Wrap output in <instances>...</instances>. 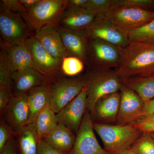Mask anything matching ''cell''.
<instances>
[{
	"mask_svg": "<svg viewBox=\"0 0 154 154\" xmlns=\"http://www.w3.org/2000/svg\"><path fill=\"white\" fill-rule=\"evenodd\" d=\"M115 70L121 79L153 74L154 42H130L122 48L120 63Z\"/></svg>",
	"mask_w": 154,
	"mask_h": 154,
	"instance_id": "1",
	"label": "cell"
},
{
	"mask_svg": "<svg viewBox=\"0 0 154 154\" xmlns=\"http://www.w3.org/2000/svg\"><path fill=\"white\" fill-rule=\"evenodd\" d=\"M84 76L87 88V108L91 114L99 99L119 92L121 79L115 69H100L87 67Z\"/></svg>",
	"mask_w": 154,
	"mask_h": 154,
	"instance_id": "2",
	"label": "cell"
},
{
	"mask_svg": "<svg viewBox=\"0 0 154 154\" xmlns=\"http://www.w3.org/2000/svg\"><path fill=\"white\" fill-rule=\"evenodd\" d=\"M94 131L110 154H116L132 146L143 133L132 125L102 124L94 122Z\"/></svg>",
	"mask_w": 154,
	"mask_h": 154,
	"instance_id": "3",
	"label": "cell"
},
{
	"mask_svg": "<svg viewBox=\"0 0 154 154\" xmlns=\"http://www.w3.org/2000/svg\"><path fill=\"white\" fill-rule=\"evenodd\" d=\"M67 0H40L32 8L26 10L22 17L35 33L42 28L58 25L66 9Z\"/></svg>",
	"mask_w": 154,
	"mask_h": 154,
	"instance_id": "4",
	"label": "cell"
},
{
	"mask_svg": "<svg viewBox=\"0 0 154 154\" xmlns=\"http://www.w3.org/2000/svg\"><path fill=\"white\" fill-rule=\"evenodd\" d=\"M1 41L7 45H23L34 33L22 15L0 3Z\"/></svg>",
	"mask_w": 154,
	"mask_h": 154,
	"instance_id": "5",
	"label": "cell"
},
{
	"mask_svg": "<svg viewBox=\"0 0 154 154\" xmlns=\"http://www.w3.org/2000/svg\"><path fill=\"white\" fill-rule=\"evenodd\" d=\"M84 75H61L48 82L50 105L56 113L80 94L85 87Z\"/></svg>",
	"mask_w": 154,
	"mask_h": 154,
	"instance_id": "6",
	"label": "cell"
},
{
	"mask_svg": "<svg viewBox=\"0 0 154 154\" xmlns=\"http://www.w3.org/2000/svg\"><path fill=\"white\" fill-rule=\"evenodd\" d=\"M104 16L127 34L154 19V12L146 9L114 5Z\"/></svg>",
	"mask_w": 154,
	"mask_h": 154,
	"instance_id": "7",
	"label": "cell"
},
{
	"mask_svg": "<svg viewBox=\"0 0 154 154\" xmlns=\"http://www.w3.org/2000/svg\"><path fill=\"white\" fill-rule=\"evenodd\" d=\"M88 39L87 67L100 69L118 68L122 48L96 38Z\"/></svg>",
	"mask_w": 154,
	"mask_h": 154,
	"instance_id": "8",
	"label": "cell"
},
{
	"mask_svg": "<svg viewBox=\"0 0 154 154\" xmlns=\"http://www.w3.org/2000/svg\"><path fill=\"white\" fill-rule=\"evenodd\" d=\"M25 44L38 71L45 76L49 82L63 75L61 71L63 60L50 55L34 36L30 37Z\"/></svg>",
	"mask_w": 154,
	"mask_h": 154,
	"instance_id": "9",
	"label": "cell"
},
{
	"mask_svg": "<svg viewBox=\"0 0 154 154\" xmlns=\"http://www.w3.org/2000/svg\"><path fill=\"white\" fill-rule=\"evenodd\" d=\"M82 31L87 38L99 39L122 48L130 42L128 34L119 29L104 15Z\"/></svg>",
	"mask_w": 154,
	"mask_h": 154,
	"instance_id": "10",
	"label": "cell"
},
{
	"mask_svg": "<svg viewBox=\"0 0 154 154\" xmlns=\"http://www.w3.org/2000/svg\"><path fill=\"white\" fill-rule=\"evenodd\" d=\"M93 124L91 113L87 110L69 154H110L99 143Z\"/></svg>",
	"mask_w": 154,
	"mask_h": 154,
	"instance_id": "11",
	"label": "cell"
},
{
	"mask_svg": "<svg viewBox=\"0 0 154 154\" xmlns=\"http://www.w3.org/2000/svg\"><path fill=\"white\" fill-rule=\"evenodd\" d=\"M87 108L86 86L80 94L56 113L58 123H63L77 134Z\"/></svg>",
	"mask_w": 154,
	"mask_h": 154,
	"instance_id": "12",
	"label": "cell"
},
{
	"mask_svg": "<svg viewBox=\"0 0 154 154\" xmlns=\"http://www.w3.org/2000/svg\"><path fill=\"white\" fill-rule=\"evenodd\" d=\"M119 93L120 105L116 123L120 125L131 124L136 120L144 102L135 92L122 84Z\"/></svg>",
	"mask_w": 154,
	"mask_h": 154,
	"instance_id": "13",
	"label": "cell"
},
{
	"mask_svg": "<svg viewBox=\"0 0 154 154\" xmlns=\"http://www.w3.org/2000/svg\"><path fill=\"white\" fill-rule=\"evenodd\" d=\"M48 82L45 76L30 68L12 72L10 77L13 95L28 94L33 88Z\"/></svg>",
	"mask_w": 154,
	"mask_h": 154,
	"instance_id": "14",
	"label": "cell"
},
{
	"mask_svg": "<svg viewBox=\"0 0 154 154\" xmlns=\"http://www.w3.org/2000/svg\"><path fill=\"white\" fill-rule=\"evenodd\" d=\"M16 132L29 124L30 110L28 95H13L2 117Z\"/></svg>",
	"mask_w": 154,
	"mask_h": 154,
	"instance_id": "15",
	"label": "cell"
},
{
	"mask_svg": "<svg viewBox=\"0 0 154 154\" xmlns=\"http://www.w3.org/2000/svg\"><path fill=\"white\" fill-rule=\"evenodd\" d=\"M120 102L119 92L106 95L99 99L91 113L93 122L106 124L117 122Z\"/></svg>",
	"mask_w": 154,
	"mask_h": 154,
	"instance_id": "16",
	"label": "cell"
},
{
	"mask_svg": "<svg viewBox=\"0 0 154 154\" xmlns=\"http://www.w3.org/2000/svg\"><path fill=\"white\" fill-rule=\"evenodd\" d=\"M68 57L80 59L88 64V39L82 31H75L57 26Z\"/></svg>",
	"mask_w": 154,
	"mask_h": 154,
	"instance_id": "17",
	"label": "cell"
},
{
	"mask_svg": "<svg viewBox=\"0 0 154 154\" xmlns=\"http://www.w3.org/2000/svg\"><path fill=\"white\" fill-rule=\"evenodd\" d=\"M102 16L85 9L65 10L58 26L69 30L82 31L93 25Z\"/></svg>",
	"mask_w": 154,
	"mask_h": 154,
	"instance_id": "18",
	"label": "cell"
},
{
	"mask_svg": "<svg viewBox=\"0 0 154 154\" xmlns=\"http://www.w3.org/2000/svg\"><path fill=\"white\" fill-rule=\"evenodd\" d=\"M57 26H48L42 28L35 33L34 36L50 55L63 60L68 56Z\"/></svg>",
	"mask_w": 154,
	"mask_h": 154,
	"instance_id": "19",
	"label": "cell"
},
{
	"mask_svg": "<svg viewBox=\"0 0 154 154\" xmlns=\"http://www.w3.org/2000/svg\"><path fill=\"white\" fill-rule=\"evenodd\" d=\"M76 136L67 127L59 122L42 140L57 150L69 154L74 146Z\"/></svg>",
	"mask_w": 154,
	"mask_h": 154,
	"instance_id": "20",
	"label": "cell"
},
{
	"mask_svg": "<svg viewBox=\"0 0 154 154\" xmlns=\"http://www.w3.org/2000/svg\"><path fill=\"white\" fill-rule=\"evenodd\" d=\"M1 42L4 45L8 53L12 72L28 68L38 71L32 55L25 44L23 45H7L2 41Z\"/></svg>",
	"mask_w": 154,
	"mask_h": 154,
	"instance_id": "21",
	"label": "cell"
},
{
	"mask_svg": "<svg viewBox=\"0 0 154 154\" xmlns=\"http://www.w3.org/2000/svg\"><path fill=\"white\" fill-rule=\"evenodd\" d=\"M19 154H37L39 140L33 123L22 127L17 132Z\"/></svg>",
	"mask_w": 154,
	"mask_h": 154,
	"instance_id": "22",
	"label": "cell"
},
{
	"mask_svg": "<svg viewBox=\"0 0 154 154\" xmlns=\"http://www.w3.org/2000/svg\"><path fill=\"white\" fill-rule=\"evenodd\" d=\"M48 82L33 88L27 94L30 110L29 123H34L39 112L50 105Z\"/></svg>",
	"mask_w": 154,
	"mask_h": 154,
	"instance_id": "23",
	"label": "cell"
},
{
	"mask_svg": "<svg viewBox=\"0 0 154 154\" xmlns=\"http://www.w3.org/2000/svg\"><path fill=\"white\" fill-rule=\"evenodd\" d=\"M121 82L135 92L144 102L154 98V74L146 77L122 79Z\"/></svg>",
	"mask_w": 154,
	"mask_h": 154,
	"instance_id": "24",
	"label": "cell"
},
{
	"mask_svg": "<svg viewBox=\"0 0 154 154\" xmlns=\"http://www.w3.org/2000/svg\"><path fill=\"white\" fill-rule=\"evenodd\" d=\"M33 124L38 140H41L58 124L56 113L50 105H47L39 112Z\"/></svg>",
	"mask_w": 154,
	"mask_h": 154,
	"instance_id": "25",
	"label": "cell"
},
{
	"mask_svg": "<svg viewBox=\"0 0 154 154\" xmlns=\"http://www.w3.org/2000/svg\"><path fill=\"white\" fill-rule=\"evenodd\" d=\"M130 42H144L154 43V19L128 34Z\"/></svg>",
	"mask_w": 154,
	"mask_h": 154,
	"instance_id": "26",
	"label": "cell"
},
{
	"mask_svg": "<svg viewBox=\"0 0 154 154\" xmlns=\"http://www.w3.org/2000/svg\"><path fill=\"white\" fill-rule=\"evenodd\" d=\"M85 63L80 59L75 57H66L63 60L61 71L64 75L75 77L79 75L84 71Z\"/></svg>",
	"mask_w": 154,
	"mask_h": 154,
	"instance_id": "27",
	"label": "cell"
},
{
	"mask_svg": "<svg viewBox=\"0 0 154 154\" xmlns=\"http://www.w3.org/2000/svg\"><path fill=\"white\" fill-rule=\"evenodd\" d=\"M11 65L5 48L1 42L0 51V85H10Z\"/></svg>",
	"mask_w": 154,
	"mask_h": 154,
	"instance_id": "28",
	"label": "cell"
},
{
	"mask_svg": "<svg viewBox=\"0 0 154 154\" xmlns=\"http://www.w3.org/2000/svg\"><path fill=\"white\" fill-rule=\"evenodd\" d=\"M140 154H154V139L149 133H143L132 146Z\"/></svg>",
	"mask_w": 154,
	"mask_h": 154,
	"instance_id": "29",
	"label": "cell"
},
{
	"mask_svg": "<svg viewBox=\"0 0 154 154\" xmlns=\"http://www.w3.org/2000/svg\"><path fill=\"white\" fill-rule=\"evenodd\" d=\"M114 0H89L85 10L104 15L113 5Z\"/></svg>",
	"mask_w": 154,
	"mask_h": 154,
	"instance_id": "30",
	"label": "cell"
},
{
	"mask_svg": "<svg viewBox=\"0 0 154 154\" xmlns=\"http://www.w3.org/2000/svg\"><path fill=\"white\" fill-rule=\"evenodd\" d=\"M17 132L3 118L0 119V151L7 143L14 137Z\"/></svg>",
	"mask_w": 154,
	"mask_h": 154,
	"instance_id": "31",
	"label": "cell"
},
{
	"mask_svg": "<svg viewBox=\"0 0 154 154\" xmlns=\"http://www.w3.org/2000/svg\"><path fill=\"white\" fill-rule=\"evenodd\" d=\"M13 92L11 85H0V117L2 118L5 114L8 106Z\"/></svg>",
	"mask_w": 154,
	"mask_h": 154,
	"instance_id": "32",
	"label": "cell"
},
{
	"mask_svg": "<svg viewBox=\"0 0 154 154\" xmlns=\"http://www.w3.org/2000/svg\"><path fill=\"white\" fill-rule=\"evenodd\" d=\"M114 5L145 9L154 7V0H114Z\"/></svg>",
	"mask_w": 154,
	"mask_h": 154,
	"instance_id": "33",
	"label": "cell"
},
{
	"mask_svg": "<svg viewBox=\"0 0 154 154\" xmlns=\"http://www.w3.org/2000/svg\"><path fill=\"white\" fill-rule=\"evenodd\" d=\"M131 124L142 133H154V116L140 119Z\"/></svg>",
	"mask_w": 154,
	"mask_h": 154,
	"instance_id": "34",
	"label": "cell"
},
{
	"mask_svg": "<svg viewBox=\"0 0 154 154\" xmlns=\"http://www.w3.org/2000/svg\"><path fill=\"white\" fill-rule=\"evenodd\" d=\"M153 116H154V98L144 102L143 107L138 115L135 121L140 119Z\"/></svg>",
	"mask_w": 154,
	"mask_h": 154,
	"instance_id": "35",
	"label": "cell"
},
{
	"mask_svg": "<svg viewBox=\"0 0 154 154\" xmlns=\"http://www.w3.org/2000/svg\"><path fill=\"white\" fill-rule=\"evenodd\" d=\"M0 2L6 8L21 15L25 11L20 0H1Z\"/></svg>",
	"mask_w": 154,
	"mask_h": 154,
	"instance_id": "36",
	"label": "cell"
},
{
	"mask_svg": "<svg viewBox=\"0 0 154 154\" xmlns=\"http://www.w3.org/2000/svg\"><path fill=\"white\" fill-rule=\"evenodd\" d=\"M37 154H67L58 151L48 144L43 140L39 141Z\"/></svg>",
	"mask_w": 154,
	"mask_h": 154,
	"instance_id": "37",
	"label": "cell"
},
{
	"mask_svg": "<svg viewBox=\"0 0 154 154\" xmlns=\"http://www.w3.org/2000/svg\"><path fill=\"white\" fill-rule=\"evenodd\" d=\"M89 0H67L65 10L85 9Z\"/></svg>",
	"mask_w": 154,
	"mask_h": 154,
	"instance_id": "38",
	"label": "cell"
},
{
	"mask_svg": "<svg viewBox=\"0 0 154 154\" xmlns=\"http://www.w3.org/2000/svg\"><path fill=\"white\" fill-rule=\"evenodd\" d=\"M0 154H19L16 137L9 141L3 149L0 151Z\"/></svg>",
	"mask_w": 154,
	"mask_h": 154,
	"instance_id": "39",
	"label": "cell"
},
{
	"mask_svg": "<svg viewBox=\"0 0 154 154\" xmlns=\"http://www.w3.org/2000/svg\"><path fill=\"white\" fill-rule=\"evenodd\" d=\"M39 1L40 0H20L22 5L25 9V11L32 8L36 5Z\"/></svg>",
	"mask_w": 154,
	"mask_h": 154,
	"instance_id": "40",
	"label": "cell"
},
{
	"mask_svg": "<svg viewBox=\"0 0 154 154\" xmlns=\"http://www.w3.org/2000/svg\"><path fill=\"white\" fill-rule=\"evenodd\" d=\"M116 154H140L136 150L134 149L132 147L125 149L124 150L117 153Z\"/></svg>",
	"mask_w": 154,
	"mask_h": 154,
	"instance_id": "41",
	"label": "cell"
},
{
	"mask_svg": "<svg viewBox=\"0 0 154 154\" xmlns=\"http://www.w3.org/2000/svg\"><path fill=\"white\" fill-rule=\"evenodd\" d=\"M150 134L152 136V137L154 139V133H150Z\"/></svg>",
	"mask_w": 154,
	"mask_h": 154,
	"instance_id": "42",
	"label": "cell"
},
{
	"mask_svg": "<svg viewBox=\"0 0 154 154\" xmlns=\"http://www.w3.org/2000/svg\"></svg>",
	"mask_w": 154,
	"mask_h": 154,
	"instance_id": "43",
	"label": "cell"
}]
</instances>
